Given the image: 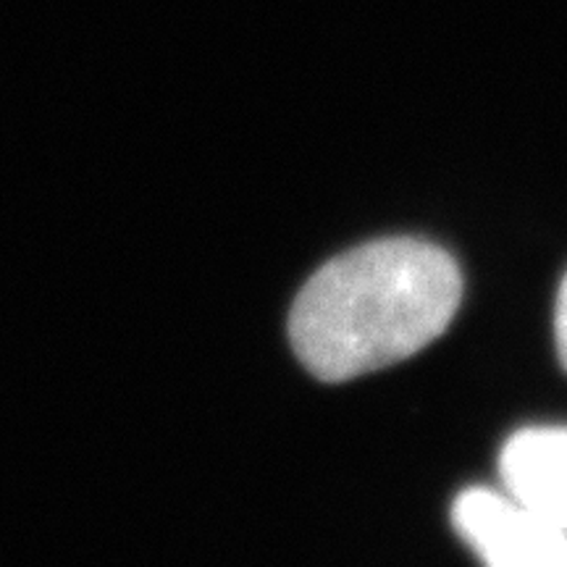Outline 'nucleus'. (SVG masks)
I'll use <instances>...</instances> for the list:
<instances>
[{"label":"nucleus","mask_w":567,"mask_h":567,"mask_svg":"<svg viewBox=\"0 0 567 567\" xmlns=\"http://www.w3.org/2000/svg\"><path fill=\"white\" fill-rule=\"evenodd\" d=\"M452 526L484 567H567V530L505 492L465 488L452 505Z\"/></svg>","instance_id":"obj_2"},{"label":"nucleus","mask_w":567,"mask_h":567,"mask_svg":"<svg viewBox=\"0 0 567 567\" xmlns=\"http://www.w3.org/2000/svg\"><path fill=\"white\" fill-rule=\"evenodd\" d=\"M463 274L415 237L360 245L310 276L289 316L297 358L321 381H350L421 352L452 323Z\"/></svg>","instance_id":"obj_1"},{"label":"nucleus","mask_w":567,"mask_h":567,"mask_svg":"<svg viewBox=\"0 0 567 567\" xmlns=\"http://www.w3.org/2000/svg\"><path fill=\"white\" fill-rule=\"evenodd\" d=\"M555 342H557L559 363H563V368L567 371V274L563 284H559L557 305H555Z\"/></svg>","instance_id":"obj_4"},{"label":"nucleus","mask_w":567,"mask_h":567,"mask_svg":"<svg viewBox=\"0 0 567 567\" xmlns=\"http://www.w3.org/2000/svg\"><path fill=\"white\" fill-rule=\"evenodd\" d=\"M499 476L509 499L567 530V425H538L509 436Z\"/></svg>","instance_id":"obj_3"}]
</instances>
